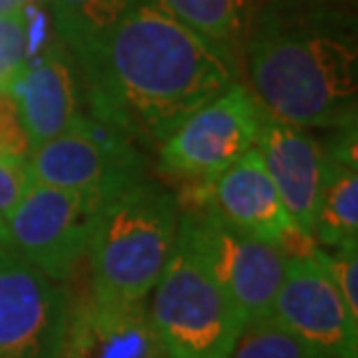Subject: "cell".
I'll return each instance as SVG.
<instances>
[{"mask_svg": "<svg viewBox=\"0 0 358 358\" xmlns=\"http://www.w3.org/2000/svg\"><path fill=\"white\" fill-rule=\"evenodd\" d=\"M56 31L84 63L138 0H49Z\"/></svg>", "mask_w": 358, "mask_h": 358, "instance_id": "obj_17", "label": "cell"}, {"mask_svg": "<svg viewBox=\"0 0 358 358\" xmlns=\"http://www.w3.org/2000/svg\"><path fill=\"white\" fill-rule=\"evenodd\" d=\"M33 175L28 168V159H10L0 156V224L5 226V219L10 217L19 200L31 189Z\"/></svg>", "mask_w": 358, "mask_h": 358, "instance_id": "obj_22", "label": "cell"}, {"mask_svg": "<svg viewBox=\"0 0 358 358\" xmlns=\"http://www.w3.org/2000/svg\"><path fill=\"white\" fill-rule=\"evenodd\" d=\"M179 214L173 193L145 177L105 198L87 254L89 291L119 303H145L173 256Z\"/></svg>", "mask_w": 358, "mask_h": 358, "instance_id": "obj_3", "label": "cell"}, {"mask_svg": "<svg viewBox=\"0 0 358 358\" xmlns=\"http://www.w3.org/2000/svg\"><path fill=\"white\" fill-rule=\"evenodd\" d=\"M10 252V242H7V233H5V226L0 224V256Z\"/></svg>", "mask_w": 358, "mask_h": 358, "instance_id": "obj_24", "label": "cell"}, {"mask_svg": "<svg viewBox=\"0 0 358 358\" xmlns=\"http://www.w3.org/2000/svg\"><path fill=\"white\" fill-rule=\"evenodd\" d=\"M256 152L261 154L263 166L277 186L293 226L312 238L326 168L324 145L305 128L286 126L263 114L256 135Z\"/></svg>", "mask_w": 358, "mask_h": 358, "instance_id": "obj_13", "label": "cell"}, {"mask_svg": "<svg viewBox=\"0 0 358 358\" xmlns=\"http://www.w3.org/2000/svg\"><path fill=\"white\" fill-rule=\"evenodd\" d=\"M28 145L24 124H21L19 103L10 89L0 91V156L10 159H28Z\"/></svg>", "mask_w": 358, "mask_h": 358, "instance_id": "obj_21", "label": "cell"}, {"mask_svg": "<svg viewBox=\"0 0 358 358\" xmlns=\"http://www.w3.org/2000/svg\"><path fill=\"white\" fill-rule=\"evenodd\" d=\"M231 63L249 26V0H156ZM233 66V63H231Z\"/></svg>", "mask_w": 358, "mask_h": 358, "instance_id": "obj_16", "label": "cell"}, {"mask_svg": "<svg viewBox=\"0 0 358 358\" xmlns=\"http://www.w3.org/2000/svg\"><path fill=\"white\" fill-rule=\"evenodd\" d=\"M105 198L33 182L5 219L10 249L56 282H68L87 259Z\"/></svg>", "mask_w": 358, "mask_h": 358, "instance_id": "obj_5", "label": "cell"}, {"mask_svg": "<svg viewBox=\"0 0 358 358\" xmlns=\"http://www.w3.org/2000/svg\"><path fill=\"white\" fill-rule=\"evenodd\" d=\"M70 305L61 282L12 249L0 256V358H61Z\"/></svg>", "mask_w": 358, "mask_h": 358, "instance_id": "obj_9", "label": "cell"}, {"mask_svg": "<svg viewBox=\"0 0 358 358\" xmlns=\"http://www.w3.org/2000/svg\"><path fill=\"white\" fill-rule=\"evenodd\" d=\"M61 358H170L145 303H119L84 293L70 305Z\"/></svg>", "mask_w": 358, "mask_h": 358, "instance_id": "obj_12", "label": "cell"}, {"mask_svg": "<svg viewBox=\"0 0 358 358\" xmlns=\"http://www.w3.org/2000/svg\"><path fill=\"white\" fill-rule=\"evenodd\" d=\"M145 307L170 358H231L245 331L242 314L182 224L173 256Z\"/></svg>", "mask_w": 358, "mask_h": 358, "instance_id": "obj_4", "label": "cell"}, {"mask_svg": "<svg viewBox=\"0 0 358 358\" xmlns=\"http://www.w3.org/2000/svg\"><path fill=\"white\" fill-rule=\"evenodd\" d=\"M261 117L263 112L252 91L233 82L161 142V170L203 184L212 182L256 147Z\"/></svg>", "mask_w": 358, "mask_h": 358, "instance_id": "obj_6", "label": "cell"}, {"mask_svg": "<svg viewBox=\"0 0 358 358\" xmlns=\"http://www.w3.org/2000/svg\"><path fill=\"white\" fill-rule=\"evenodd\" d=\"M19 103L21 124L31 149L47 140H54L77 124H82L80 96L73 68L56 47L28 59L24 73L12 87Z\"/></svg>", "mask_w": 358, "mask_h": 358, "instance_id": "obj_14", "label": "cell"}, {"mask_svg": "<svg viewBox=\"0 0 358 358\" xmlns=\"http://www.w3.org/2000/svg\"><path fill=\"white\" fill-rule=\"evenodd\" d=\"M82 70L93 119L147 145L235 82L231 63L156 0H138Z\"/></svg>", "mask_w": 358, "mask_h": 358, "instance_id": "obj_1", "label": "cell"}, {"mask_svg": "<svg viewBox=\"0 0 358 358\" xmlns=\"http://www.w3.org/2000/svg\"><path fill=\"white\" fill-rule=\"evenodd\" d=\"M231 358H328L272 317L245 326Z\"/></svg>", "mask_w": 358, "mask_h": 358, "instance_id": "obj_18", "label": "cell"}, {"mask_svg": "<svg viewBox=\"0 0 358 358\" xmlns=\"http://www.w3.org/2000/svg\"><path fill=\"white\" fill-rule=\"evenodd\" d=\"M179 224L238 307L245 326L270 317L286 266L282 249L233 228L207 205L203 210L179 214Z\"/></svg>", "mask_w": 358, "mask_h": 358, "instance_id": "obj_7", "label": "cell"}, {"mask_svg": "<svg viewBox=\"0 0 358 358\" xmlns=\"http://www.w3.org/2000/svg\"><path fill=\"white\" fill-rule=\"evenodd\" d=\"M245 68L261 112L286 126L354 128L358 45L345 17L279 3L249 21Z\"/></svg>", "mask_w": 358, "mask_h": 358, "instance_id": "obj_2", "label": "cell"}, {"mask_svg": "<svg viewBox=\"0 0 358 358\" xmlns=\"http://www.w3.org/2000/svg\"><path fill=\"white\" fill-rule=\"evenodd\" d=\"M31 0H0V17H7V14H17L28 10Z\"/></svg>", "mask_w": 358, "mask_h": 358, "instance_id": "obj_23", "label": "cell"}, {"mask_svg": "<svg viewBox=\"0 0 358 358\" xmlns=\"http://www.w3.org/2000/svg\"><path fill=\"white\" fill-rule=\"evenodd\" d=\"M312 238L317 247L326 249L358 242V168L354 128H347L331 152L326 149L324 182L319 191Z\"/></svg>", "mask_w": 358, "mask_h": 358, "instance_id": "obj_15", "label": "cell"}, {"mask_svg": "<svg viewBox=\"0 0 358 358\" xmlns=\"http://www.w3.org/2000/svg\"><path fill=\"white\" fill-rule=\"evenodd\" d=\"M205 200L226 224L279 247L286 256L310 254L317 247L293 226L256 147L205 184Z\"/></svg>", "mask_w": 358, "mask_h": 358, "instance_id": "obj_11", "label": "cell"}, {"mask_svg": "<svg viewBox=\"0 0 358 358\" xmlns=\"http://www.w3.org/2000/svg\"><path fill=\"white\" fill-rule=\"evenodd\" d=\"M31 49V24L26 10L0 17V91L14 87L19 75L24 73Z\"/></svg>", "mask_w": 358, "mask_h": 358, "instance_id": "obj_19", "label": "cell"}, {"mask_svg": "<svg viewBox=\"0 0 358 358\" xmlns=\"http://www.w3.org/2000/svg\"><path fill=\"white\" fill-rule=\"evenodd\" d=\"M314 249L286 256L270 317L328 358H358V319L349 314Z\"/></svg>", "mask_w": 358, "mask_h": 358, "instance_id": "obj_10", "label": "cell"}, {"mask_svg": "<svg viewBox=\"0 0 358 358\" xmlns=\"http://www.w3.org/2000/svg\"><path fill=\"white\" fill-rule=\"evenodd\" d=\"M314 256L328 272L331 282L345 300L349 314L358 319V242L335 249L317 247Z\"/></svg>", "mask_w": 358, "mask_h": 358, "instance_id": "obj_20", "label": "cell"}, {"mask_svg": "<svg viewBox=\"0 0 358 358\" xmlns=\"http://www.w3.org/2000/svg\"><path fill=\"white\" fill-rule=\"evenodd\" d=\"M33 182L56 189L110 198L135 179H142V156L131 140L84 119L54 140H47L28 154Z\"/></svg>", "mask_w": 358, "mask_h": 358, "instance_id": "obj_8", "label": "cell"}]
</instances>
